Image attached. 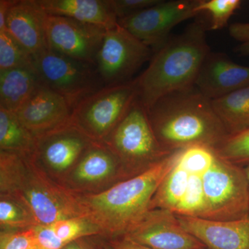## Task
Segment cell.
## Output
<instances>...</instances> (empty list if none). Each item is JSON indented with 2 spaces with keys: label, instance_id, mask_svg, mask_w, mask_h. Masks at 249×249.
<instances>
[{
  "label": "cell",
  "instance_id": "8992f818",
  "mask_svg": "<svg viewBox=\"0 0 249 249\" xmlns=\"http://www.w3.org/2000/svg\"><path fill=\"white\" fill-rule=\"evenodd\" d=\"M103 142L117 155L127 173L147 169L172 152L159 142L146 107L139 98Z\"/></svg>",
  "mask_w": 249,
  "mask_h": 249
},
{
  "label": "cell",
  "instance_id": "8d00e7d4",
  "mask_svg": "<svg viewBox=\"0 0 249 249\" xmlns=\"http://www.w3.org/2000/svg\"><path fill=\"white\" fill-rule=\"evenodd\" d=\"M246 174H247V179H248L249 182V164L247 165V167L245 168Z\"/></svg>",
  "mask_w": 249,
  "mask_h": 249
},
{
  "label": "cell",
  "instance_id": "ffe728a7",
  "mask_svg": "<svg viewBox=\"0 0 249 249\" xmlns=\"http://www.w3.org/2000/svg\"><path fill=\"white\" fill-rule=\"evenodd\" d=\"M33 228L38 249H62L81 237H102L99 228L88 217L62 219L49 225Z\"/></svg>",
  "mask_w": 249,
  "mask_h": 249
},
{
  "label": "cell",
  "instance_id": "836d02e7",
  "mask_svg": "<svg viewBox=\"0 0 249 249\" xmlns=\"http://www.w3.org/2000/svg\"><path fill=\"white\" fill-rule=\"evenodd\" d=\"M62 249H106L103 237L100 235L87 236L70 242Z\"/></svg>",
  "mask_w": 249,
  "mask_h": 249
},
{
  "label": "cell",
  "instance_id": "7a4b0ae2",
  "mask_svg": "<svg viewBox=\"0 0 249 249\" xmlns=\"http://www.w3.org/2000/svg\"><path fill=\"white\" fill-rule=\"evenodd\" d=\"M179 149L147 169L96 194H80L87 215L102 237H123L150 210L157 188L178 163Z\"/></svg>",
  "mask_w": 249,
  "mask_h": 249
},
{
  "label": "cell",
  "instance_id": "52a82bcc",
  "mask_svg": "<svg viewBox=\"0 0 249 249\" xmlns=\"http://www.w3.org/2000/svg\"><path fill=\"white\" fill-rule=\"evenodd\" d=\"M138 97L137 78L121 84L106 85L75 106L71 123L93 140L103 142Z\"/></svg>",
  "mask_w": 249,
  "mask_h": 249
},
{
  "label": "cell",
  "instance_id": "4316f807",
  "mask_svg": "<svg viewBox=\"0 0 249 249\" xmlns=\"http://www.w3.org/2000/svg\"><path fill=\"white\" fill-rule=\"evenodd\" d=\"M240 0H199L196 11L210 16L209 30L217 31L227 27L229 19L240 9Z\"/></svg>",
  "mask_w": 249,
  "mask_h": 249
},
{
  "label": "cell",
  "instance_id": "7402d4cb",
  "mask_svg": "<svg viewBox=\"0 0 249 249\" xmlns=\"http://www.w3.org/2000/svg\"><path fill=\"white\" fill-rule=\"evenodd\" d=\"M211 101L229 135L249 129V86Z\"/></svg>",
  "mask_w": 249,
  "mask_h": 249
},
{
  "label": "cell",
  "instance_id": "1f68e13d",
  "mask_svg": "<svg viewBox=\"0 0 249 249\" xmlns=\"http://www.w3.org/2000/svg\"><path fill=\"white\" fill-rule=\"evenodd\" d=\"M160 0H109L111 9L118 20L130 17L158 4Z\"/></svg>",
  "mask_w": 249,
  "mask_h": 249
},
{
  "label": "cell",
  "instance_id": "5bb4252c",
  "mask_svg": "<svg viewBox=\"0 0 249 249\" xmlns=\"http://www.w3.org/2000/svg\"><path fill=\"white\" fill-rule=\"evenodd\" d=\"M123 237L152 249H204L205 246L183 229L178 216L166 209L150 210Z\"/></svg>",
  "mask_w": 249,
  "mask_h": 249
},
{
  "label": "cell",
  "instance_id": "f1b7e54d",
  "mask_svg": "<svg viewBox=\"0 0 249 249\" xmlns=\"http://www.w3.org/2000/svg\"><path fill=\"white\" fill-rule=\"evenodd\" d=\"M204 206L202 176L190 175L186 193L174 213L178 215L201 218Z\"/></svg>",
  "mask_w": 249,
  "mask_h": 249
},
{
  "label": "cell",
  "instance_id": "3957f363",
  "mask_svg": "<svg viewBox=\"0 0 249 249\" xmlns=\"http://www.w3.org/2000/svg\"><path fill=\"white\" fill-rule=\"evenodd\" d=\"M147 110L159 142L169 151L197 144L215 148L229 136L212 101L196 86L165 95Z\"/></svg>",
  "mask_w": 249,
  "mask_h": 249
},
{
  "label": "cell",
  "instance_id": "d6986e66",
  "mask_svg": "<svg viewBox=\"0 0 249 249\" xmlns=\"http://www.w3.org/2000/svg\"><path fill=\"white\" fill-rule=\"evenodd\" d=\"M48 15L71 18L109 29L118 24L109 0H37Z\"/></svg>",
  "mask_w": 249,
  "mask_h": 249
},
{
  "label": "cell",
  "instance_id": "30bf717a",
  "mask_svg": "<svg viewBox=\"0 0 249 249\" xmlns=\"http://www.w3.org/2000/svg\"><path fill=\"white\" fill-rule=\"evenodd\" d=\"M198 1L160 0L139 14L119 19L118 24L156 52L170 38L174 28L200 15L196 10Z\"/></svg>",
  "mask_w": 249,
  "mask_h": 249
},
{
  "label": "cell",
  "instance_id": "484cf974",
  "mask_svg": "<svg viewBox=\"0 0 249 249\" xmlns=\"http://www.w3.org/2000/svg\"><path fill=\"white\" fill-rule=\"evenodd\" d=\"M217 152L214 147L193 145L179 149L178 164L190 175L202 176L213 164Z\"/></svg>",
  "mask_w": 249,
  "mask_h": 249
},
{
  "label": "cell",
  "instance_id": "d590c367",
  "mask_svg": "<svg viewBox=\"0 0 249 249\" xmlns=\"http://www.w3.org/2000/svg\"><path fill=\"white\" fill-rule=\"evenodd\" d=\"M11 0H0V31L5 30V18Z\"/></svg>",
  "mask_w": 249,
  "mask_h": 249
},
{
  "label": "cell",
  "instance_id": "9c48e42d",
  "mask_svg": "<svg viewBox=\"0 0 249 249\" xmlns=\"http://www.w3.org/2000/svg\"><path fill=\"white\" fill-rule=\"evenodd\" d=\"M152 51L118 24L106 31L95 67L105 86L127 83L152 58Z\"/></svg>",
  "mask_w": 249,
  "mask_h": 249
},
{
  "label": "cell",
  "instance_id": "83f0119b",
  "mask_svg": "<svg viewBox=\"0 0 249 249\" xmlns=\"http://www.w3.org/2000/svg\"><path fill=\"white\" fill-rule=\"evenodd\" d=\"M33 65V57L6 31H0V71Z\"/></svg>",
  "mask_w": 249,
  "mask_h": 249
},
{
  "label": "cell",
  "instance_id": "e0dca14e",
  "mask_svg": "<svg viewBox=\"0 0 249 249\" xmlns=\"http://www.w3.org/2000/svg\"><path fill=\"white\" fill-rule=\"evenodd\" d=\"M45 16L37 0H11L5 18L4 31L33 56L48 49Z\"/></svg>",
  "mask_w": 249,
  "mask_h": 249
},
{
  "label": "cell",
  "instance_id": "4dcf8cb0",
  "mask_svg": "<svg viewBox=\"0 0 249 249\" xmlns=\"http://www.w3.org/2000/svg\"><path fill=\"white\" fill-rule=\"evenodd\" d=\"M0 249H38L34 228L24 230L1 231Z\"/></svg>",
  "mask_w": 249,
  "mask_h": 249
},
{
  "label": "cell",
  "instance_id": "8fae6325",
  "mask_svg": "<svg viewBox=\"0 0 249 249\" xmlns=\"http://www.w3.org/2000/svg\"><path fill=\"white\" fill-rule=\"evenodd\" d=\"M71 124L36 137L33 158L49 176L62 185L93 142Z\"/></svg>",
  "mask_w": 249,
  "mask_h": 249
},
{
  "label": "cell",
  "instance_id": "44dd1931",
  "mask_svg": "<svg viewBox=\"0 0 249 249\" xmlns=\"http://www.w3.org/2000/svg\"><path fill=\"white\" fill-rule=\"evenodd\" d=\"M41 83L34 65L0 71V109L17 112Z\"/></svg>",
  "mask_w": 249,
  "mask_h": 249
},
{
  "label": "cell",
  "instance_id": "cb8c5ba5",
  "mask_svg": "<svg viewBox=\"0 0 249 249\" xmlns=\"http://www.w3.org/2000/svg\"><path fill=\"white\" fill-rule=\"evenodd\" d=\"M189 178V174L178 165V161L157 188L150 210L166 209L174 212L184 196Z\"/></svg>",
  "mask_w": 249,
  "mask_h": 249
},
{
  "label": "cell",
  "instance_id": "277c9868",
  "mask_svg": "<svg viewBox=\"0 0 249 249\" xmlns=\"http://www.w3.org/2000/svg\"><path fill=\"white\" fill-rule=\"evenodd\" d=\"M208 30L207 22L198 18L182 34L170 37L156 51L150 65L137 78L138 98L146 109L165 95L194 88L211 52Z\"/></svg>",
  "mask_w": 249,
  "mask_h": 249
},
{
  "label": "cell",
  "instance_id": "ba28073f",
  "mask_svg": "<svg viewBox=\"0 0 249 249\" xmlns=\"http://www.w3.org/2000/svg\"><path fill=\"white\" fill-rule=\"evenodd\" d=\"M41 83L64 96L72 109L105 85L95 65L47 49L33 55Z\"/></svg>",
  "mask_w": 249,
  "mask_h": 249
},
{
  "label": "cell",
  "instance_id": "603a6c76",
  "mask_svg": "<svg viewBox=\"0 0 249 249\" xmlns=\"http://www.w3.org/2000/svg\"><path fill=\"white\" fill-rule=\"evenodd\" d=\"M36 137L18 119L16 113L0 109V151L31 155Z\"/></svg>",
  "mask_w": 249,
  "mask_h": 249
},
{
  "label": "cell",
  "instance_id": "f546056e",
  "mask_svg": "<svg viewBox=\"0 0 249 249\" xmlns=\"http://www.w3.org/2000/svg\"><path fill=\"white\" fill-rule=\"evenodd\" d=\"M222 158L237 165L249 164V129L228 136L215 147Z\"/></svg>",
  "mask_w": 249,
  "mask_h": 249
},
{
  "label": "cell",
  "instance_id": "4fadbf2b",
  "mask_svg": "<svg viewBox=\"0 0 249 249\" xmlns=\"http://www.w3.org/2000/svg\"><path fill=\"white\" fill-rule=\"evenodd\" d=\"M45 29L49 49L93 65L107 31L71 18L47 14Z\"/></svg>",
  "mask_w": 249,
  "mask_h": 249
},
{
  "label": "cell",
  "instance_id": "7c38bea8",
  "mask_svg": "<svg viewBox=\"0 0 249 249\" xmlns=\"http://www.w3.org/2000/svg\"><path fill=\"white\" fill-rule=\"evenodd\" d=\"M127 175L117 155L104 142L93 141L62 185L78 194H96Z\"/></svg>",
  "mask_w": 249,
  "mask_h": 249
},
{
  "label": "cell",
  "instance_id": "e575fe53",
  "mask_svg": "<svg viewBox=\"0 0 249 249\" xmlns=\"http://www.w3.org/2000/svg\"><path fill=\"white\" fill-rule=\"evenodd\" d=\"M103 245L106 249H152L136 243L124 237L107 238L103 237Z\"/></svg>",
  "mask_w": 249,
  "mask_h": 249
},
{
  "label": "cell",
  "instance_id": "2e32d148",
  "mask_svg": "<svg viewBox=\"0 0 249 249\" xmlns=\"http://www.w3.org/2000/svg\"><path fill=\"white\" fill-rule=\"evenodd\" d=\"M196 89L211 101L249 86V67L232 61L225 53L210 52L196 82Z\"/></svg>",
  "mask_w": 249,
  "mask_h": 249
},
{
  "label": "cell",
  "instance_id": "ac0fdd59",
  "mask_svg": "<svg viewBox=\"0 0 249 249\" xmlns=\"http://www.w3.org/2000/svg\"><path fill=\"white\" fill-rule=\"evenodd\" d=\"M177 216L183 229L209 249H249V215L232 221Z\"/></svg>",
  "mask_w": 249,
  "mask_h": 249
},
{
  "label": "cell",
  "instance_id": "5b68a950",
  "mask_svg": "<svg viewBox=\"0 0 249 249\" xmlns=\"http://www.w3.org/2000/svg\"><path fill=\"white\" fill-rule=\"evenodd\" d=\"M202 219L232 221L248 217L249 188L245 168L217 153L213 164L202 175Z\"/></svg>",
  "mask_w": 249,
  "mask_h": 249
},
{
  "label": "cell",
  "instance_id": "d4e9b609",
  "mask_svg": "<svg viewBox=\"0 0 249 249\" xmlns=\"http://www.w3.org/2000/svg\"><path fill=\"white\" fill-rule=\"evenodd\" d=\"M37 227L31 213L22 204L6 195L0 194L1 231L24 230Z\"/></svg>",
  "mask_w": 249,
  "mask_h": 249
},
{
  "label": "cell",
  "instance_id": "d6a6232c",
  "mask_svg": "<svg viewBox=\"0 0 249 249\" xmlns=\"http://www.w3.org/2000/svg\"><path fill=\"white\" fill-rule=\"evenodd\" d=\"M231 37L240 42L236 47V53L242 56L249 55V22H236L229 28Z\"/></svg>",
  "mask_w": 249,
  "mask_h": 249
},
{
  "label": "cell",
  "instance_id": "9a60e30c",
  "mask_svg": "<svg viewBox=\"0 0 249 249\" xmlns=\"http://www.w3.org/2000/svg\"><path fill=\"white\" fill-rule=\"evenodd\" d=\"M72 109L66 98L41 83L16 114L36 137L71 124Z\"/></svg>",
  "mask_w": 249,
  "mask_h": 249
},
{
  "label": "cell",
  "instance_id": "6da1fadb",
  "mask_svg": "<svg viewBox=\"0 0 249 249\" xmlns=\"http://www.w3.org/2000/svg\"><path fill=\"white\" fill-rule=\"evenodd\" d=\"M0 194L22 204L37 226L88 217L80 194L55 181L31 155L0 151Z\"/></svg>",
  "mask_w": 249,
  "mask_h": 249
}]
</instances>
